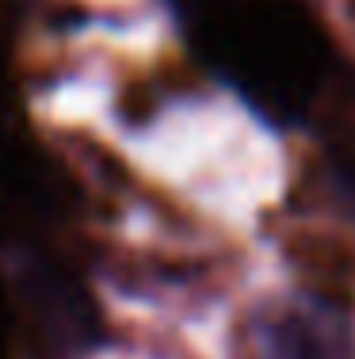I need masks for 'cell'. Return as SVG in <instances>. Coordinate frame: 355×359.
<instances>
[{
	"label": "cell",
	"mask_w": 355,
	"mask_h": 359,
	"mask_svg": "<svg viewBox=\"0 0 355 359\" xmlns=\"http://www.w3.org/2000/svg\"><path fill=\"white\" fill-rule=\"evenodd\" d=\"M264 359H328V352L314 348L306 325H275L264 340Z\"/></svg>",
	"instance_id": "6da1fadb"
}]
</instances>
